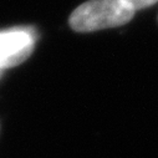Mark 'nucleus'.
<instances>
[{"label":"nucleus","mask_w":158,"mask_h":158,"mask_svg":"<svg viewBox=\"0 0 158 158\" xmlns=\"http://www.w3.org/2000/svg\"><path fill=\"white\" fill-rule=\"evenodd\" d=\"M135 13L126 0H90L73 10L70 25L77 32H91L123 25Z\"/></svg>","instance_id":"nucleus-1"},{"label":"nucleus","mask_w":158,"mask_h":158,"mask_svg":"<svg viewBox=\"0 0 158 158\" xmlns=\"http://www.w3.org/2000/svg\"><path fill=\"white\" fill-rule=\"evenodd\" d=\"M35 32L29 27L0 31V76L3 71L24 62L32 52Z\"/></svg>","instance_id":"nucleus-2"},{"label":"nucleus","mask_w":158,"mask_h":158,"mask_svg":"<svg viewBox=\"0 0 158 158\" xmlns=\"http://www.w3.org/2000/svg\"><path fill=\"white\" fill-rule=\"evenodd\" d=\"M126 2L131 4L135 10H141V9H144V8H148L156 4L158 0H126Z\"/></svg>","instance_id":"nucleus-3"}]
</instances>
